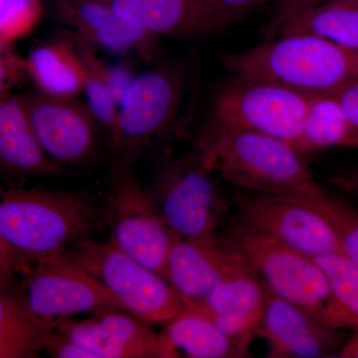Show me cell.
Listing matches in <instances>:
<instances>
[{"mask_svg":"<svg viewBox=\"0 0 358 358\" xmlns=\"http://www.w3.org/2000/svg\"><path fill=\"white\" fill-rule=\"evenodd\" d=\"M219 7L229 15L233 20H239L240 17L248 13L259 6H264L268 2L281 1V0H214Z\"/></svg>","mask_w":358,"mask_h":358,"instance_id":"4dcf8cb0","label":"cell"},{"mask_svg":"<svg viewBox=\"0 0 358 358\" xmlns=\"http://www.w3.org/2000/svg\"><path fill=\"white\" fill-rule=\"evenodd\" d=\"M117 15L152 36L194 37L234 20L214 0H103Z\"/></svg>","mask_w":358,"mask_h":358,"instance_id":"e0dca14e","label":"cell"},{"mask_svg":"<svg viewBox=\"0 0 358 358\" xmlns=\"http://www.w3.org/2000/svg\"><path fill=\"white\" fill-rule=\"evenodd\" d=\"M324 216L333 226L346 255L358 265V210L345 200L319 186L308 196L299 197Z\"/></svg>","mask_w":358,"mask_h":358,"instance_id":"d4e9b609","label":"cell"},{"mask_svg":"<svg viewBox=\"0 0 358 358\" xmlns=\"http://www.w3.org/2000/svg\"><path fill=\"white\" fill-rule=\"evenodd\" d=\"M324 271L334 296L358 320V265L345 253L322 254L313 257Z\"/></svg>","mask_w":358,"mask_h":358,"instance_id":"484cf974","label":"cell"},{"mask_svg":"<svg viewBox=\"0 0 358 358\" xmlns=\"http://www.w3.org/2000/svg\"><path fill=\"white\" fill-rule=\"evenodd\" d=\"M22 99L35 136L49 159L63 169L95 160L102 126L87 103L38 92Z\"/></svg>","mask_w":358,"mask_h":358,"instance_id":"7c38bea8","label":"cell"},{"mask_svg":"<svg viewBox=\"0 0 358 358\" xmlns=\"http://www.w3.org/2000/svg\"><path fill=\"white\" fill-rule=\"evenodd\" d=\"M102 222L103 211L85 193L0 185V234L34 260L66 253Z\"/></svg>","mask_w":358,"mask_h":358,"instance_id":"3957f363","label":"cell"},{"mask_svg":"<svg viewBox=\"0 0 358 358\" xmlns=\"http://www.w3.org/2000/svg\"><path fill=\"white\" fill-rule=\"evenodd\" d=\"M43 13L41 0H0V39L13 43L29 35Z\"/></svg>","mask_w":358,"mask_h":358,"instance_id":"4316f807","label":"cell"},{"mask_svg":"<svg viewBox=\"0 0 358 358\" xmlns=\"http://www.w3.org/2000/svg\"><path fill=\"white\" fill-rule=\"evenodd\" d=\"M193 155L207 171L252 193L305 197L320 186L303 154L255 131L207 128Z\"/></svg>","mask_w":358,"mask_h":358,"instance_id":"7a4b0ae2","label":"cell"},{"mask_svg":"<svg viewBox=\"0 0 358 358\" xmlns=\"http://www.w3.org/2000/svg\"><path fill=\"white\" fill-rule=\"evenodd\" d=\"M61 18L77 40L119 55H134L148 63L159 58V38L124 20L103 0H57Z\"/></svg>","mask_w":358,"mask_h":358,"instance_id":"2e32d148","label":"cell"},{"mask_svg":"<svg viewBox=\"0 0 358 358\" xmlns=\"http://www.w3.org/2000/svg\"><path fill=\"white\" fill-rule=\"evenodd\" d=\"M313 34L358 49V0L320 4L282 26L280 36Z\"/></svg>","mask_w":358,"mask_h":358,"instance_id":"cb8c5ba5","label":"cell"},{"mask_svg":"<svg viewBox=\"0 0 358 358\" xmlns=\"http://www.w3.org/2000/svg\"><path fill=\"white\" fill-rule=\"evenodd\" d=\"M176 350L188 357L233 358L248 357V350L216 327L204 315L186 308L166 324L164 331Z\"/></svg>","mask_w":358,"mask_h":358,"instance_id":"7402d4cb","label":"cell"},{"mask_svg":"<svg viewBox=\"0 0 358 358\" xmlns=\"http://www.w3.org/2000/svg\"><path fill=\"white\" fill-rule=\"evenodd\" d=\"M329 181L338 189L352 195L358 200V169L339 174L329 179Z\"/></svg>","mask_w":358,"mask_h":358,"instance_id":"d6a6232c","label":"cell"},{"mask_svg":"<svg viewBox=\"0 0 358 358\" xmlns=\"http://www.w3.org/2000/svg\"><path fill=\"white\" fill-rule=\"evenodd\" d=\"M228 243L239 252L272 293L308 310L333 329H358V320L334 296L324 271L301 253L238 222Z\"/></svg>","mask_w":358,"mask_h":358,"instance_id":"277c9868","label":"cell"},{"mask_svg":"<svg viewBox=\"0 0 358 358\" xmlns=\"http://www.w3.org/2000/svg\"><path fill=\"white\" fill-rule=\"evenodd\" d=\"M25 67L42 95L76 99L84 93V63L74 41L57 39L35 47L25 58Z\"/></svg>","mask_w":358,"mask_h":358,"instance_id":"ffe728a7","label":"cell"},{"mask_svg":"<svg viewBox=\"0 0 358 358\" xmlns=\"http://www.w3.org/2000/svg\"><path fill=\"white\" fill-rule=\"evenodd\" d=\"M102 211L110 243L164 278L174 236L150 189L136 176L134 164H115Z\"/></svg>","mask_w":358,"mask_h":358,"instance_id":"52a82bcc","label":"cell"},{"mask_svg":"<svg viewBox=\"0 0 358 358\" xmlns=\"http://www.w3.org/2000/svg\"><path fill=\"white\" fill-rule=\"evenodd\" d=\"M43 352L55 358H96L93 353L56 329H48L45 334Z\"/></svg>","mask_w":358,"mask_h":358,"instance_id":"f546056e","label":"cell"},{"mask_svg":"<svg viewBox=\"0 0 358 358\" xmlns=\"http://www.w3.org/2000/svg\"><path fill=\"white\" fill-rule=\"evenodd\" d=\"M54 329L76 341L96 358H174L178 350L148 322L127 310L94 313L85 319L72 317Z\"/></svg>","mask_w":358,"mask_h":358,"instance_id":"4fadbf2b","label":"cell"},{"mask_svg":"<svg viewBox=\"0 0 358 358\" xmlns=\"http://www.w3.org/2000/svg\"><path fill=\"white\" fill-rule=\"evenodd\" d=\"M47 331L25 307L17 275L0 274V358L39 357Z\"/></svg>","mask_w":358,"mask_h":358,"instance_id":"44dd1931","label":"cell"},{"mask_svg":"<svg viewBox=\"0 0 358 358\" xmlns=\"http://www.w3.org/2000/svg\"><path fill=\"white\" fill-rule=\"evenodd\" d=\"M224 63L237 79L279 85L308 98L336 96L358 82V49L313 34L282 35Z\"/></svg>","mask_w":358,"mask_h":358,"instance_id":"6da1fadb","label":"cell"},{"mask_svg":"<svg viewBox=\"0 0 358 358\" xmlns=\"http://www.w3.org/2000/svg\"><path fill=\"white\" fill-rule=\"evenodd\" d=\"M334 1H355V0H281L279 2L277 13L266 27V38L274 39L279 34L282 26L296 16L320 4Z\"/></svg>","mask_w":358,"mask_h":358,"instance_id":"f1b7e54d","label":"cell"},{"mask_svg":"<svg viewBox=\"0 0 358 358\" xmlns=\"http://www.w3.org/2000/svg\"><path fill=\"white\" fill-rule=\"evenodd\" d=\"M17 288L25 307L46 329L80 315L126 310L67 253L28 264L17 275Z\"/></svg>","mask_w":358,"mask_h":358,"instance_id":"5b68a950","label":"cell"},{"mask_svg":"<svg viewBox=\"0 0 358 358\" xmlns=\"http://www.w3.org/2000/svg\"><path fill=\"white\" fill-rule=\"evenodd\" d=\"M310 99L279 85L237 79L215 99L207 128L255 131L298 150Z\"/></svg>","mask_w":358,"mask_h":358,"instance_id":"9c48e42d","label":"cell"},{"mask_svg":"<svg viewBox=\"0 0 358 358\" xmlns=\"http://www.w3.org/2000/svg\"><path fill=\"white\" fill-rule=\"evenodd\" d=\"M236 205L238 222L301 253H345L333 226L299 197L253 193Z\"/></svg>","mask_w":358,"mask_h":358,"instance_id":"8fae6325","label":"cell"},{"mask_svg":"<svg viewBox=\"0 0 358 358\" xmlns=\"http://www.w3.org/2000/svg\"><path fill=\"white\" fill-rule=\"evenodd\" d=\"M329 148H358V128L336 96H313L298 150L305 155Z\"/></svg>","mask_w":358,"mask_h":358,"instance_id":"603a6c76","label":"cell"},{"mask_svg":"<svg viewBox=\"0 0 358 358\" xmlns=\"http://www.w3.org/2000/svg\"><path fill=\"white\" fill-rule=\"evenodd\" d=\"M25 77V58L14 50L13 43L0 39V96L11 94Z\"/></svg>","mask_w":358,"mask_h":358,"instance_id":"83f0119b","label":"cell"},{"mask_svg":"<svg viewBox=\"0 0 358 358\" xmlns=\"http://www.w3.org/2000/svg\"><path fill=\"white\" fill-rule=\"evenodd\" d=\"M268 288L251 268L218 285L203 301L185 305L210 319L229 338L248 350L262 320Z\"/></svg>","mask_w":358,"mask_h":358,"instance_id":"ac0fdd59","label":"cell"},{"mask_svg":"<svg viewBox=\"0 0 358 358\" xmlns=\"http://www.w3.org/2000/svg\"><path fill=\"white\" fill-rule=\"evenodd\" d=\"M348 119L358 128V82L336 95Z\"/></svg>","mask_w":358,"mask_h":358,"instance_id":"1f68e13d","label":"cell"},{"mask_svg":"<svg viewBox=\"0 0 358 358\" xmlns=\"http://www.w3.org/2000/svg\"><path fill=\"white\" fill-rule=\"evenodd\" d=\"M183 95L182 75L162 66L134 76L119 106L110 148L117 162L134 164L171 126Z\"/></svg>","mask_w":358,"mask_h":358,"instance_id":"30bf717a","label":"cell"},{"mask_svg":"<svg viewBox=\"0 0 358 358\" xmlns=\"http://www.w3.org/2000/svg\"><path fill=\"white\" fill-rule=\"evenodd\" d=\"M249 265L217 235L206 239L174 237L167 255L164 279L185 305L202 301L224 280Z\"/></svg>","mask_w":358,"mask_h":358,"instance_id":"5bb4252c","label":"cell"},{"mask_svg":"<svg viewBox=\"0 0 358 358\" xmlns=\"http://www.w3.org/2000/svg\"><path fill=\"white\" fill-rule=\"evenodd\" d=\"M338 357L358 358V329L353 338L341 348Z\"/></svg>","mask_w":358,"mask_h":358,"instance_id":"836d02e7","label":"cell"},{"mask_svg":"<svg viewBox=\"0 0 358 358\" xmlns=\"http://www.w3.org/2000/svg\"><path fill=\"white\" fill-rule=\"evenodd\" d=\"M66 253L121 303L148 324H167L185 310L169 282L110 242L83 240Z\"/></svg>","mask_w":358,"mask_h":358,"instance_id":"8992f818","label":"cell"},{"mask_svg":"<svg viewBox=\"0 0 358 358\" xmlns=\"http://www.w3.org/2000/svg\"><path fill=\"white\" fill-rule=\"evenodd\" d=\"M338 331L268 289L265 310L257 333L268 343V357H331L341 345Z\"/></svg>","mask_w":358,"mask_h":358,"instance_id":"9a60e30c","label":"cell"},{"mask_svg":"<svg viewBox=\"0 0 358 358\" xmlns=\"http://www.w3.org/2000/svg\"><path fill=\"white\" fill-rule=\"evenodd\" d=\"M148 189L174 237L216 236L227 202L212 173L194 155L164 162Z\"/></svg>","mask_w":358,"mask_h":358,"instance_id":"ba28073f","label":"cell"},{"mask_svg":"<svg viewBox=\"0 0 358 358\" xmlns=\"http://www.w3.org/2000/svg\"><path fill=\"white\" fill-rule=\"evenodd\" d=\"M64 171L42 150L22 96H0V171L14 176H50Z\"/></svg>","mask_w":358,"mask_h":358,"instance_id":"d6986e66","label":"cell"}]
</instances>
